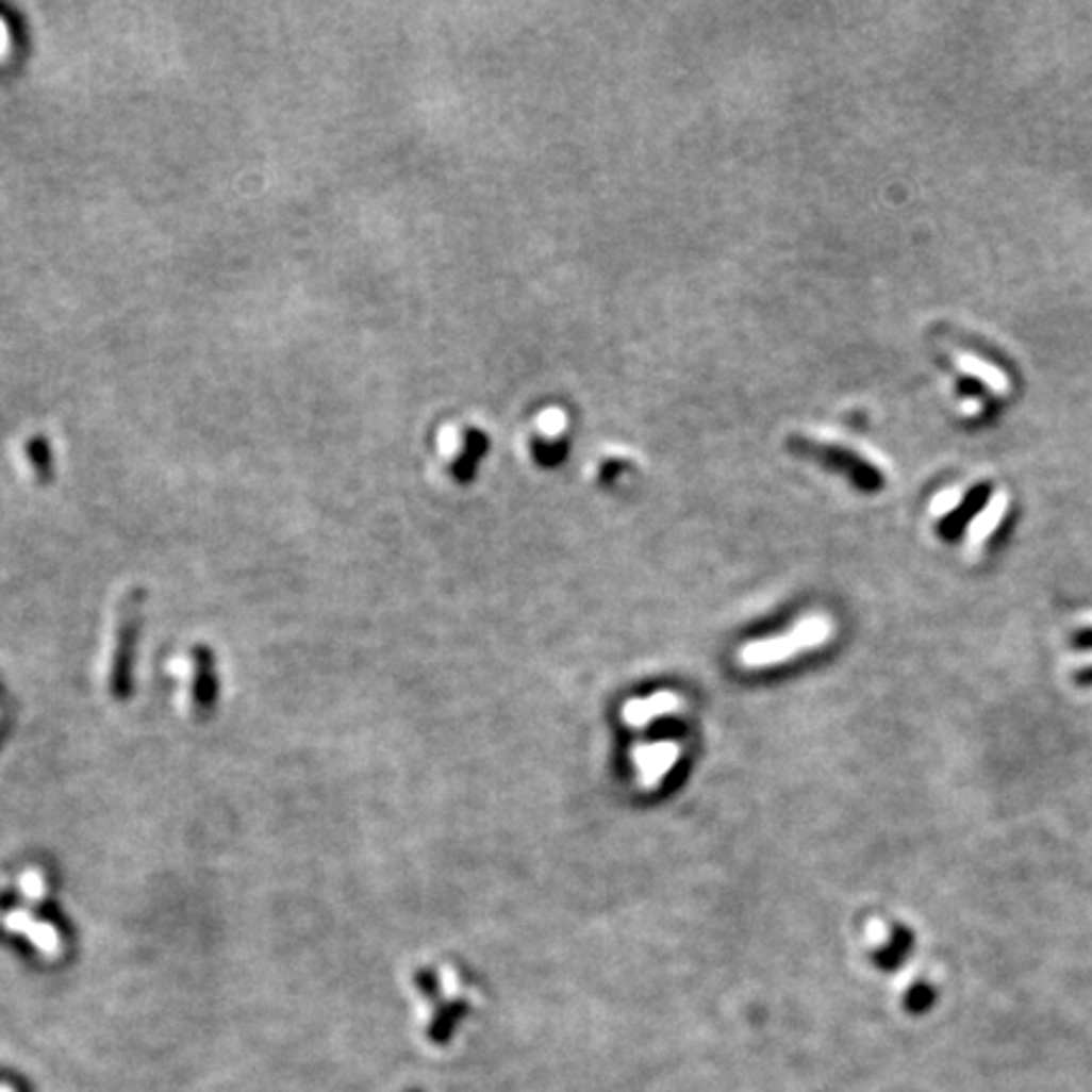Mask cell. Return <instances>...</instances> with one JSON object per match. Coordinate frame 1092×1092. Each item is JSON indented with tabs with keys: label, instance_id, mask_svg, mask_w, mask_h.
Returning <instances> with one entry per match:
<instances>
[{
	"label": "cell",
	"instance_id": "10",
	"mask_svg": "<svg viewBox=\"0 0 1092 1092\" xmlns=\"http://www.w3.org/2000/svg\"><path fill=\"white\" fill-rule=\"evenodd\" d=\"M23 890L26 895H31V898L40 900L46 895V880L44 875L38 873V870H29V873L23 875Z\"/></svg>",
	"mask_w": 1092,
	"mask_h": 1092
},
{
	"label": "cell",
	"instance_id": "6",
	"mask_svg": "<svg viewBox=\"0 0 1092 1092\" xmlns=\"http://www.w3.org/2000/svg\"><path fill=\"white\" fill-rule=\"evenodd\" d=\"M463 441H465V448H463L461 458L453 463V476L458 478V481H470V478H474L476 463L481 461L485 453H489V435L481 433V430H476V428H468L465 430Z\"/></svg>",
	"mask_w": 1092,
	"mask_h": 1092
},
{
	"label": "cell",
	"instance_id": "13",
	"mask_svg": "<svg viewBox=\"0 0 1092 1092\" xmlns=\"http://www.w3.org/2000/svg\"><path fill=\"white\" fill-rule=\"evenodd\" d=\"M0 1092H13L11 1088H0Z\"/></svg>",
	"mask_w": 1092,
	"mask_h": 1092
},
{
	"label": "cell",
	"instance_id": "5",
	"mask_svg": "<svg viewBox=\"0 0 1092 1092\" xmlns=\"http://www.w3.org/2000/svg\"><path fill=\"white\" fill-rule=\"evenodd\" d=\"M9 928L16 930V933H23L40 954L51 956V959H56L61 950H64V939H61L59 928L49 921L33 919L29 913H13L9 915Z\"/></svg>",
	"mask_w": 1092,
	"mask_h": 1092
},
{
	"label": "cell",
	"instance_id": "1",
	"mask_svg": "<svg viewBox=\"0 0 1092 1092\" xmlns=\"http://www.w3.org/2000/svg\"><path fill=\"white\" fill-rule=\"evenodd\" d=\"M787 448L801 458H812V461H820L822 465H827V468L840 470V474L847 476L860 491H880L882 481H886L873 463H867L865 458L855 453V450L842 448V445L820 443L805 435H792L787 441Z\"/></svg>",
	"mask_w": 1092,
	"mask_h": 1092
},
{
	"label": "cell",
	"instance_id": "8",
	"mask_svg": "<svg viewBox=\"0 0 1092 1092\" xmlns=\"http://www.w3.org/2000/svg\"><path fill=\"white\" fill-rule=\"evenodd\" d=\"M566 453H569V445H566L564 441L549 443V448H546V445H542L539 441H534V456H536V461L542 463V465H557Z\"/></svg>",
	"mask_w": 1092,
	"mask_h": 1092
},
{
	"label": "cell",
	"instance_id": "7",
	"mask_svg": "<svg viewBox=\"0 0 1092 1092\" xmlns=\"http://www.w3.org/2000/svg\"><path fill=\"white\" fill-rule=\"evenodd\" d=\"M910 948H913V930L906 926H895L893 933H890V941L875 954V961L882 969H895L910 954Z\"/></svg>",
	"mask_w": 1092,
	"mask_h": 1092
},
{
	"label": "cell",
	"instance_id": "4",
	"mask_svg": "<svg viewBox=\"0 0 1092 1092\" xmlns=\"http://www.w3.org/2000/svg\"><path fill=\"white\" fill-rule=\"evenodd\" d=\"M989 498H991V483L974 485V489L963 496V501L941 518L939 534L946 539V542H950V539H959L963 534V529L969 526L971 518H974L976 514H981V509L987 506Z\"/></svg>",
	"mask_w": 1092,
	"mask_h": 1092
},
{
	"label": "cell",
	"instance_id": "11",
	"mask_svg": "<svg viewBox=\"0 0 1092 1092\" xmlns=\"http://www.w3.org/2000/svg\"><path fill=\"white\" fill-rule=\"evenodd\" d=\"M1070 643L1075 650H1092V627H1088V630H1080L1075 632V635L1070 638Z\"/></svg>",
	"mask_w": 1092,
	"mask_h": 1092
},
{
	"label": "cell",
	"instance_id": "9",
	"mask_svg": "<svg viewBox=\"0 0 1092 1092\" xmlns=\"http://www.w3.org/2000/svg\"><path fill=\"white\" fill-rule=\"evenodd\" d=\"M933 996H936L933 987H928V983H915V987L908 991L906 1004H908V1009L921 1011V1009H926L928 1004H933Z\"/></svg>",
	"mask_w": 1092,
	"mask_h": 1092
},
{
	"label": "cell",
	"instance_id": "2",
	"mask_svg": "<svg viewBox=\"0 0 1092 1092\" xmlns=\"http://www.w3.org/2000/svg\"><path fill=\"white\" fill-rule=\"evenodd\" d=\"M137 599H125L117 610L114 619V632L110 638V650L104 660V683L110 696L125 698L130 693V673H132V652L134 638H137Z\"/></svg>",
	"mask_w": 1092,
	"mask_h": 1092
},
{
	"label": "cell",
	"instance_id": "12",
	"mask_svg": "<svg viewBox=\"0 0 1092 1092\" xmlns=\"http://www.w3.org/2000/svg\"><path fill=\"white\" fill-rule=\"evenodd\" d=\"M1075 683L1077 685H1092V665L1082 667V671L1075 673Z\"/></svg>",
	"mask_w": 1092,
	"mask_h": 1092
},
{
	"label": "cell",
	"instance_id": "3",
	"mask_svg": "<svg viewBox=\"0 0 1092 1092\" xmlns=\"http://www.w3.org/2000/svg\"><path fill=\"white\" fill-rule=\"evenodd\" d=\"M172 673L180 678L182 708H185V713H191V716H202L205 711H211L215 704V678L208 652H198V656L193 658H182V665H175Z\"/></svg>",
	"mask_w": 1092,
	"mask_h": 1092
}]
</instances>
